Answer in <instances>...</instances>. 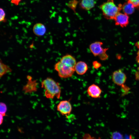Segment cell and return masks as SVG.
I'll return each instance as SVG.
<instances>
[{"instance_id":"8","label":"cell","mask_w":139,"mask_h":139,"mask_svg":"<svg viewBox=\"0 0 139 139\" xmlns=\"http://www.w3.org/2000/svg\"><path fill=\"white\" fill-rule=\"evenodd\" d=\"M102 91L99 87L94 84L90 85L87 90L88 95L92 98H95L100 97Z\"/></svg>"},{"instance_id":"4","label":"cell","mask_w":139,"mask_h":139,"mask_svg":"<svg viewBox=\"0 0 139 139\" xmlns=\"http://www.w3.org/2000/svg\"><path fill=\"white\" fill-rule=\"evenodd\" d=\"M103 44L101 41L95 42L90 45L89 49L94 56H98L101 60H105L108 58V56L106 53L108 48H102Z\"/></svg>"},{"instance_id":"12","label":"cell","mask_w":139,"mask_h":139,"mask_svg":"<svg viewBox=\"0 0 139 139\" xmlns=\"http://www.w3.org/2000/svg\"><path fill=\"white\" fill-rule=\"evenodd\" d=\"M33 31L36 35L40 36L44 35L46 31L45 26L40 23H36L34 25L33 28Z\"/></svg>"},{"instance_id":"1","label":"cell","mask_w":139,"mask_h":139,"mask_svg":"<svg viewBox=\"0 0 139 139\" xmlns=\"http://www.w3.org/2000/svg\"><path fill=\"white\" fill-rule=\"evenodd\" d=\"M41 87L45 90V95L48 99H53L56 97L59 99L60 97L61 88L59 83L52 78L48 77L41 83Z\"/></svg>"},{"instance_id":"19","label":"cell","mask_w":139,"mask_h":139,"mask_svg":"<svg viewBox=\"0 0 139 139\" xmlns=\"http://www.w3.org/2000/svg\"><path fill=\"white\" fill-rule=\"evenodd\" d=\"M111 139H124L123 135L119 132H115L111 135Z\"/></svg>"},{"instance_id":"3","label":"cell","mask_w":139,"mask_h":139,"mask_svg":"<svg viewBox=\"0 0 139 139\" xmlns=\"http://www.w3.org/2000/svg\"><path fill=\"white\" fill-rule=\"evenodd\" d=\"M54 68L58 72L59 76L63 78L71 77L75 71V67L62 63L60 61L55 64Z\"/></svg>"},{"instance_id":"14","label":"cell","mask_w":139,"mask_h":139,"mask_svg":"<svg viewBox=\"0 0 139 139\" xmlns=\"http://www.w3.org/2000/svg\"><path fill=\"white\" fill-rule=\"evenodd\" d=\"M135 8L131 3L127 2L122 5L121 10L124 13L128 15L133 13Z\"/></svg>"},{"instance_id":"20","label":"cell","mask_w":139,"mask_h":139,"mask_svg":"<svg viewBox=\"0 0 139 139\" xmlns=\"http://www.w3.org/2000/svg\"><path fill=\"white\" fill-rule=\"evenodd\" d=\"M127 2L132 4L135 8L139 9V0H127Z\"/></svg>"},{"instance_id":"7","label":"cell","mask_w":139,"mask_h":139,"mask_svg":"<svg viewBox=\"0 0 139 139\" xmlns=\"http://www.w3.org/2000/svg\"><path fill=\"white\" fill-rule=\"evenodd\" d=\"M116 25H119L123 28L126 27L129 23L128 15L120 12L116 16L114 20Z\"/></svg>"},{"instance_id":"9","label":"cell","mask_w":139,"mask_h":139,"mask_svg":"<svg viewBox=\"0 0 139 139\" xmlns=\"http://www.w3.org/2000/svg\"><path fill=\"white\" fill-rule=\"evenodd\" d=\"M38 85L36 80H28L27 83L23 86L22 90L25 93L35 92L37 91Z\"/></svg>"},{"instance_id":"22","label":"cell","mask_w":139,"mask_h":139,"mask_svg":"<svg viewBox=\"0 0 139 139\" xmlns=\"http://www.w3.org/2000/svg\"><path fill=\"white\" fill-rule=\"evenodd\" d=\"M0 21L3 22L6 21V19L5 18V14L4 11L2 8H0Z\"/></svg>"},{"instance_id":"23","label":"cell","mask_w":139,"mask_h":139,"mask_svg":"<svg viewBox=\"0 0 139 139\" xmlns=\"http://www.w3.org/2000/svg\"><path fill=\"white\" fill-rule=\"evenodd\" d=\"M92 65L93 67L95 69H98L101 66V63L96 60L93 62Z\"/></svg>"},{"instance_id":"25","label":"cell","mask_w":139,"mask_h":139,"mask_svg":"<svg viewBox=\"0 0 139 139\" xmlns=\"http://www.w3.org/2000/svg\"><path fill=\"white\" fill-rule=\"evenodd\" d=\"M21 0H11V3L16 5H18Z\"/></svg>"},{"instance_id":"6","label":"cell","mask_w":139,"mask_h":139,"mask_svg":"<svg viewBox=\"0 0 139 139\" xmlns=\"http://www.w3.org/2000/svg\"><path fill=\"white\" fill-rule=\"evenodd\" d=\"M72 106L69 101L64 100L60 101L57 106L58 111L63 115L66 116L69 115L72 110Z\"/></svg>"},{"instance_id":"15","label":"cell","mask_w":139,"mask_h":139,"mask_svg":"<svg viewBox=\"0 0 139 139\" xmlns=\"http://www.w3.org/2000/svg\"><path fill=\"white\" fill-rule=\"evenodd\" d=\"M0 77H2L3 75L8 73L11 72L12 70L8 66L4 64L1 59L0 62Z\"/></svg>"},{"instance_id":"27","label":"cell","mask_w":139,"mask_h":139,"mask_svg":"<svg viewBox=\"0 0 139 139\" xmlns=\"http://www.w3.org/2000/svg\"><path fill=\"white\" fill-rule=\"evenodd\" d=\"M135 46L138 49H139V41H138L136 43Z\"/></svg>"},{"instance_id":"2","label":"cell","mask_w":139,"mask_h":139,"mask_svg":"<svg viewBox=\"0 0 139 139\" xmlns=\"http://www.w3.org/2000/svg\"><path fill=\"white\" fill-rule=\"evenodd\" d=\"M122 5L117 6L114 0H108L99 6L104 18L108 20H113L121 10Z\"/></svg>"},{"instance_id":"24","label":"cell","mask_w":139,"mask_h":139,"mask_svg":"<svg viewBox=\"0 0 139 139\" xmlns=\"http://www.w3.org/2000/svg\"><path fill=\"white\" fill-rule=\"evenodd\" d=\"M83 139H101V138L100 137L96 138L91 136L89 134H86L83 136Z\"/></svg>"},{"instance_id":"5","label":"cell","mask_w":139,"mask_h":139,"mask_svg":"<svg viewBox=\"0 0 139 139\" xmlns=\"http://www.w3.org/2000/svg\"><path fill=\"white\" fill-rule=\"evenodd\" d=\"M112 78L114 84L120 86L125 84L127 79L126 75L121 69L114 71L112 74Z\"/></svg>"},{"instance_id":"11","label":"cell","mask_w":139,"mask_h":139,"mask_svg":"<svg viewBox=\"0 0 139 139\" xmlns=\"http://www.w3.org/2000/svg\"><path fill=\"white\" fill-rule=\"evenodd\" d=\"M79 4L82 9L89 10L94 7L95 4L94 0H80Z\"/></svg>"},{"instance_id":"16","label":"cell","mask_w":139,"mask_h":139,"mask_svg":"<svg viewBox=\"0 0 139 139\" xmlns=\"http://www.w3.org/2000/svg\"><path fill=\"white\" fill-rule=\"evenodd\" d=\"M0 113L3 116H6L7 108L6 105L4 103L1 102L0 103Z\"/></svg>"},{"instance_id":"21","label":"cell","mask_w":139,"mask_h":139,"mask_svg":"<svg viewBox=\"0 0 139 139\" xmlns=\"http://www.w3.org/2000/svg\"><path fill=\"white\" fill-rule=\"evenodd\" d=\"M138 49L136 59L137 62L139 64V49ZM135 77L136 80L139 81V67L136 73Z\"/></svg>"},{"instance_id":"26","label":"cell","mask_w":139,"mask_h":139,"mask_svg":"<svg viewBox=\"0 0 139 139\" xmlns=\"http://www.w3.org/2000/svg\"><path fill=\"white\" fill-rule=\"evenodd\" d=\"M3 116L2 115L0 114V124H1L3 122Z\"/></svg>"},{"instance_id":"10","label":"cell","mask_w":139,"mask_h":139,"mask_svg":"<svg viewBox=\"0 0 139 139\" xmlns=\"http://www.w3.org/2000/svg\"><path fill=\"white\" fill-rule=\"evenodd\" d=\"M87 64L84 62L79 61L76 63L75 67V71L79 75L85 74L88 70Z\"/></svg>"},{"instance_id":"18","label":"cell","mask_w":139,"mask_h":139,"mask_svg":"<svg viewBox=\"0 0 139 139\" xmlns=\"http://www.w3.org/2000/svg\"><path fill=\"white\" fill-rule=\"evenodd\" d=\"M121 86L122 95L124 96L127 94L130 90V88L125 84Z\"/></svg>"},{"instance_id":"17","label":"cell","mask_w":139,"mask_h":139,"mask_svg":"<svg viewBox=\"0 0 139 139\" xmlns=\"http://www.w3.org/2000/svg\"><path fill=\"white\" fill-rule=\"evenodd\" d=\"M78 3L77 0H72L68 4V6L75 11Z\"/></svg>"},{"instance_id":"13","label":"cell","mask_w":139,"mask_h":139,"mask_svg":"<svg viewBox=\"0 0 139 139\" xmlns=\"http://www.w3.org/2000/svg\"><path fill=\"white\" fill-rule=\"evenodd\" d=\"M63 63L67 64L75 67L76 63L75 58L72 55L67 54L63 56L60 61Z\"/></svg>"}]
</instances>
